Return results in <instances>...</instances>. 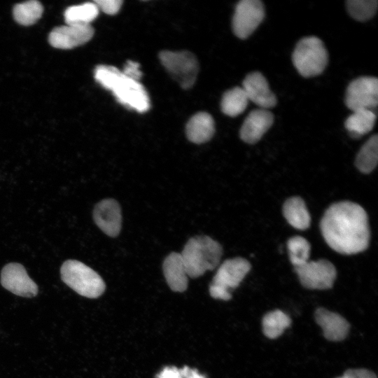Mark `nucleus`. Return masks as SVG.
I'll return each instance as SVG.
<instances>
[{
    "mask_svg": "<svg viewBox=\"0 0 378 378\" xmlns=\"http://www.w3.org/2000/svg\"><path fill=\"white\" fill-rule=\"evenodd\" d=\"M183 378H206L205 376L200 374L197 370L190 369L185 366L180 369Z\"/></svg>",
    "mask_w": 378,
    "mask_h": 378,
    "instance_id": "32",
    "label": "nucleus"
},
{
    "mask_svg": "<svg viewBox=\"0 0 378 378\" xmlns=\"http://www.w3.org/2000/svg\"><path fill=\"white\" fill-rule=\"evenodd\" d=\"M99 12L94 2H87L66 8L64 20L66 24H90Z\"/></svg>",
    "mask_w": 378,
    "mask_h": 378,
    "instance_id": "24",
    "label": "nucleus"
},
{
    "mask_svg": "<svg viewBox=\"0 0 378 378\" xmlns=\"http://www.w3.org/2000/svg\"><path fill=\"white\" fill-rule=\"evenodd\" d=\"M273 122L274 115L267 109L253 110L246 116L241 127V140L250 144L257 143L270 128Z\"/></svg>",
    "mask_w": 378,
    "mask_h": 378,
    "instance_id": "15",
    "label": "nucleus"
},
{
    "mask_svg": "<svg viewBox=\"0 0 378 378\" xmlns=\"http://www.w3.org/2000/svg\"><path fill=\"white\" fill-rule=\"evenodd\" d=\"M320 228L326 242L337 253L353 255L368 247V215L356 203L342 201L330 205L321 218Z\"/></svg>",
    "mask_w": 378,
    "mask_h": 378,
    "instance_id": "1",
    "label": "nucleus"
},
{
    "mask_svg": "<svg viewBox=\"0 0 378 378\" xmlns=\"http://www.w3.org/2000/svg\"><path fill=\"white\" fill-rule=\"evenodd\" d=\"M60 274L62 281L83 297L97 298L105 290V283L99 274L78 260L64 262Z\"/></svg>",
    "mask_w": 378,
    "mask_h": 378,
    "instance_id": "4",
    "label": "nucleus"
},
{
    "mask_svg": "<svg viewBox=\"0 0 378 378\" xmlns=\"http://www.w3.org/2000/svg\"><path fill=\"white\" fill-rule=\"evenodd\" d=\"M159 58L162 64L184 89L191 88L197 79L199 66L195 55L188 51H162Z\"/></svg>",
    "mask_w": 378,
    "mask_h": 378,
    "instance_id": "6",
    "label": "nucleus"
},
{
    "mask_svg": "<svg viewBox=\"0 0 378 378\" xmlns=\"http://www.w3.org/2000/svg\"><path fill=\"white\" fill-rule=\"evenodd\" d=\"M378 161V136L374 134L363 145L355 161L357 169L369 174L374 169Z\"/></svg>",
    "mask_w": 378,
    "mask_h": 378,
    "instance_id": "21",
    "label": "nucleus"
},
{
    "mask_svg": "<svg viewBox=\"0 0 378 378\" xmlns=\"http://www.w3.org/2000/svg\"><path fill=\"white\" fill-rule=\"evenodd\" d=\"M188 276L197 278L220 263L223 248L216 240L206 235L190 238L181 253Z\"/></svg>",
    "mask_w": 378,
    "mask_h": 378,
    "instance_id": "3",
    "label": "nucleus"
},
{
    "mask_svg": "<svg viewBox=\"0 0 378 378\" xmlns=\"http://www.w3.org/2000/svg\"><path fill=\"white\" fill-rule=\"evenodd\" d=\"M375 120L374 111L359 110L354 111L346 118L344 125L351 136L358 138L372 130Z\"/></svg>",
    "mask_w": 378,
    "mask_h": 378,
    "instance_id": "20",
    "label": "nucleus"
},
{
    "mask_svg": "<svg viewBox=\"0 0 378 378\" xmlns=\"http://www.w3.org/2000/svg\"><path fill=\"white\" fill-rule=\"evenodd\" d=\"M248 99L241 87H235L226 91L221 99V109L228 116L235 117L246 109Z\"/></svg>",
    "mask_w": 378,
    "mask_h": 378,
    "instance_id": "22",
    "label": "nucleus"
},
{
    "mask_svg": "<svg viewBox=\"0 0 378 378\" xmlns=\"http://www.w3.org/2000/svg\"><path fill=\"white\" fill-rule=\"evenodd\" d=\"M162 270L169 288L175 292H183L188 284V276L181 253L172 252L164 259Z\"/></svg>",
    "mask_w": 378,
    "mask_h": 378,
    "instance_id": "17",
    "label": "nucleus"
},
{
    "mask_svg": "<svg viewBox=\"0 0 378 378\" xmlns=\"http://www.w3.org/2000/svg\"><path fill=\"white\" fill-rule=\"evenodd\" d=\"M99 10L108 15L116 14L121 8L122 1L120 0H97L94 1Z\"/></svg>",
    "mask_w": 378,
    "mask_h": 378,
    "instance_id": "28",
    "label": "nucleus"
},
{
    "mask_svg": "<svg viewBox=\"0 0 378 378\" xmlns=\"http://www.w3.org/2000/svg\"><path fill=\"white\" fill-rule=\"evenodd\" d=\"M248 101H251L260 108L267 109L276 104L275 94L270 90L265 76L258 71L248 74L242 84Z\"/></svg>",
    "mask_w": 378,
    "mask_h": 378,
    "instance_id": "14",
    "label": "nucleus"
},
{
    "mask_svg": "<svg viewBox=\"0 0 378 378\" xmlns=\"http://www.w3.org/2000/svg\"><path fill=\"white\" fill-rule=\"evenodd\" d=\"M96 225L106 235L117 237L122 227L121 209L113 199H105L98 202L93 210Z\"/></svg>",
    "mask_w": 378,
    "mask_h": 378,
    "instance_id": "13",
    "label": "nucleus"
},
{
    "mask_svg": "<svg viewBox=\"0 0 378 378\" xmlns=\"http://www.w3.org/2000/svg\"><path fill=\"white\" fill-rule=\"evenodd\" d=\"M377 102L378 80L376 77H358L349 84L345 104L353 112L359 110L373 111Z\"/></svg>",
    "mask_w": 378,
    "mask_h": 378,
    "instance_id": "8",
    "label": "nucleus"
},
{
    "mask_svg": "<svg viewBox=\"0 0 378 378\" xmlns=\"http://www.w3.org/2000/svg\"><path fill=\"white\" fill-rule=\"evenodd\" d=\"M215 132L214 121L211 115L201 112L193 115L188 122L186 133L188 139L195 144L209 141Z\"/></svg>",
    "mask_w": 378,
    "mask_h": 378,
    "instance_id": "18",
    "label": "nucleus"
},
{
    "mask_svg": "<svg viewBox=\"0 0 378 378\" xmlns=\"http://www.w3.org/2000/svg\"><path fill=\"white\" fill-rule=\"evenodd\" d=\"M289 258L294 267L309 261L311 246L309 241L300 236L290 237L287 242Z\"/></svg>",
    "mask_w": 378,
    "mask_h": 378,
    "instance_id": "26",
    "label": "nucleus"
},
{
    "mask_svg": "<svg viewBox=\"0 0 378 378\" xmlns=\"http://www.w3.org/2000/svg\"><path fill=\"white\" fill-rule=\"evenodd\" d=\"M294 270L301 284L308 289H329L332 287L337 276L334 265L325 259L309 260L294 267Z\"/></svg>",
    "mask_w": 378,
    "mask_h": 378,
    "instance_id": "7",
    "label": "nucleus"
},
{
    "mask_svg": "<svg viewBox=\"0 0 378 378\" xmlns=\"http://www.w3.org/2000/svg\"><path fill=\"white\" fill-rule=\"evenodd\" d=\"M291 319L284 312L276 309L267 312L262 318V332L270 339L279 337L290 326Z\"/></svg>",
    "mask_w": 378,
    "mask_h": 378,
    "instance_id": "23",
    "label": "nucleus"
},
{
    "mask_svg": "<svg viewBox=\"0 0 378 378\" xmlns=\"http://www.w3.org/2000/svg\"><path fill=\"white\" fill-rule=\"evenodd\" d=\"M251 267L250 262L245 258L227 259L219 266L211 284L230 292V289L239 286Z\"/></svg>",
    "mask_w": 378,
    "mask_h": 378,
    "instance_id": "12",
    "label": "nucleus"
},
{
    "mask_svg": "<svg viewBox=\"0 0 378 378\" xmlns=\"http://www.w3.org/2000/svg\"><path fill=\"white\" fill-rule=\"evenodd\" d=\"M94 35L90 24H66L54 28L49 34L50 44L59 49H72L89 41Z\"/></svg>",
    "mask_w": 378,
    "mask_h": 378,
    "instance_id": "11",
    "label": "nucleus"
},
{
    "mask_svg": "<svg viewBox=\"0 0 378 378\" xmlns=\"http://www.w3.org/2000/svg\"><path fill=\"white\" fill-rule=\"evenodd\" d=\"M316 322L321 327L324 337L333 342L344 340L349 331V322L340 314L330 312L323 307L316 309Z\"/></svg>",
    "mask_w": 378,
    "mask_h": 378,
    "instance_id": "16",
    "label": "nucleus"
},
{
    "mask_svg": "<svg viewBox=\"0 0 378 378\" xmlns=\"http://www.w3.org/2000/svg\"><path fill=\"white\" fill-rule=\"evenodd\" d=\"M43 12L42 4L32 0L16 4L13 8V17L20 24L29 26L41 18Z\"/></svg>",
    "mask_w": 378,
    "mask_h": 378,
    "instance_id": "25",
    "label": "nucleus"
},
{
    "mask_svg": "<svg viewBox=\"0 0 378 378\" xmlns=\"http://www.w3.org/2000/svg\"><path fill=\"white\" fill-rule=\"evenodd\" d=\"M157 378H183L180 369L176 367H166Z\"/></svg>",
    "mask_w": 378,
    "mask_h": 378,
    "instance_id": "31",
    "label": "nucleus"
},
{
    "mask_svg": "<svg viewBox=\"0 0 378 378\" xmlns=\"http://www.w3.org/2000/svg\"><path fill=\"white\" fill-rule=\"evenodd\" d=\"M265 17L263 4L259 0H241L237 3L232 18L234 34L244 39L248 37Z\"/></svg>",
    "mask_w": 378,
    "mask_h": 378,
    "instance_id": "9",
    "label": "nucleus"
},
{
    "mask_svg": "<svg viewBox=\"0 0 378 378\" xmlns=\"http://www.w3.org/2000/svg\"><path fill=\"white\" fill-rule=\"evenodd\" d=\"M377 0H348L346 8L350 15L358 21L372 18L377 9Z\"/></svg>",
    "mask_w": 378,
    "mask_h": 378,
    "instance_id": "27",
    "label": "nucleus"
},
{
    "mask_svg": "<svg viewBox=\"0 0 378 378\" xmlns=\"http://www.w3.org/2000/svg\"><path fill=\"white\" fill-rule=\"evenodd\" d=\"M337 378H377L376 374L367 369H349L342 376Z\"/></svg>",
    "mask_w": 378,
    "mask_h": 378,
    "instance_id": "30",
    "label": "nucleus"
},
{
    "mask_svg": "<svg viewBox=\"0 0 378 378\" xmlns=\"http://www.w3.org/2000/svg\"><path fill=\"white\" fill-rule=\"evenodd\" d=\"M1 284L4 288L18 296L33 298L38 293L36 284L20 263L10 262L3 267Z\"/></svg>",
    "mask_w": 378,
    "mask_h": 378,
    "instance_id": "10",
    "label": "nucleus"
},
{
    "mask_svg": "<svg viewBox=\"0 0 378 378\" xmlns=\"http://www.w3.org/2000/svg\"><path fill=\"white\" fill-rule=\"evenodd\" d=\"M127 77L139 81L142 74L138 62L134 61H127L122 71Z\"/></svg>",
    "mask_w": 378,
    "mask_h": 378,
    "instance_id": "29",
    "label": "nucleus"
},
{
    "mask_svg": "<svg viewBox=\"0 0 378 378\" xmlns=\"http://www.w3.org/2000/svg\"><path fill=\"white\" fill-rule=\"evenodd\" d=\"M283 214L288 223L295 229L304 230L310 225V214L304 200L300 197H292L284 202Z\"/></svg>",
    "mask_w": 378,
    "mask_h": 378,
    "instance_id": "19",
    "label": "nucleus"
},
{
    "mask_svg": "<svg viewBox=\"0 0 378 378\" xmlns=\"http://www.w3.org/2000/svg\"><path fill=\"white\" fill-rule=\"evenodd\" d=\"M292 60L301 76L313 77L323 71L328 64V54L323 41L316 36H310L298 42Z\"/></svg>",
    "mask_w": 378,
    "mask_h": 378,
    "instance_id": "5",
    "label": "nucleus"
},
{
    "mask_svg": "<svg viewBox=\"0 0 378 378\" xmlns=\"http://www.w3.org/2000/svg\"><path fill=\"white\" fill-rule=\"evenodd\" d=\"M94 76L102 87L113 92L121 104L139 113L149 109L148 93L139 81L127 77L117 68L108 65L97 66Z\"/></svg>",
    "mask_w": 378,
    "mask_h": 378,
    "instance_id": "2",
    "label": "nucleus"
}]
</instances>
